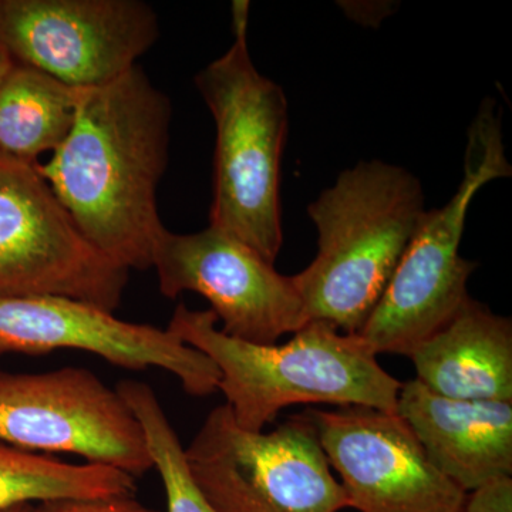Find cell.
Masks as SVG:
<instances>
[{"mask_svg": "<svg viewBox=\"0 0 512 512\" xmlns=\"http://www.w3.org/2000/svg\"><path fill=\"white\" fill-rule=\"evenodd\" d=\"M29 505L32 504L15 505V507L8 508V510L0 512H28Z\"/></svg>", "mask_w": 512, "mask_h": 512, "instance_id": "7402d4cb", "label": "cell"}, {"mask_svg": "<svg viewBox=\"0 0 512 512\" xmlns=\"http://www.w3.org/2000/svg\"><path fill=\"white\" fill-rule=\"evenodd\" d=\"M83 87L13 63L0 82V153L26 163L55 151L69 136Z\"/></svg>", "mask_w": 512, "mask_h": 512, "instance_id": "9a60e30c", "label": "cell"}, {"mask_svg": "<svg viewBox=\"0 0 512 512\" xmlns=\"http://www.w3.org/2000/svg\"><path fill=\"white\" fill-rule=\"evenodd\" d=\"M330 468L359 512H460L466 500L397 412L308 409Z\"/></svg>", "mask_w": 512, "mask_h": 512, "instance_id": "8fae6325", "label": "cell"}, {"mask_svg": "<svg viewBox=\"0 0 512 512\" xmlns=\"http://www.w3.org/2000/svg\"><path fill=\"white\" fill-rule=\"evenodd\" d=\"M28 512H158L136 500L134 495L97 500H55L29 505Z\"/></svg>", "mask_w": 512, "mask_h": 512, "instance_id": "ac0fdd59", "label": "cell"}, {"mask_svg": "<svg viewBox=\"0 0 512 512\" xmlns=\"http://www.w3.org/2000/svg\"><path fill=\"white\" fill-rule=\"evenodd\" d=\"M211 311L175 308L168 330L210 357L242 429L264 431L295 404L370 407L396 412L402 382L389 375L359 335L312 320L284 345H258L225 335Z\"/></svg>", "mask_w": 512, "mask_h": 512, "instance_id": "7a4b0ae2", "label": "cell"}, {"mask_svg": "<svg viewBox=\"0 0 512 512\" xmlns=\"http://www.w3.org/2000/svg\"><path fill=\"white\" fill-rule=\"evenodd\" d=\"M171 103L140 66L83 87L69 136L37 164L84 237L127 271L153 268L164 232L157 187L168 163Z\"/></svg>", "mask_w": 512, "mask_h": 512, "instance_id": "6da1fadb", "label": "cell"}, {"mask_svg": "<svg viewBox=\"0 0 512 512\" xmlns=\"http://www.w3.org/2000/svg\"><path fill=\"white\" fill-rule=\"evenodd\" d=\"M116 390L143 427L148 453L164 484L167 511L217 512L192 478L185 448L156 392L138 380H123Z\"/></svg>", "mask_w": 512, "mask_h": 512, "instance_id": "e0dca14e", "label": "cell"}, {"mask_svg": "<svg viewBox=\"0 0 512 512\" xmlns=\"http://www.w3.org/2000/svg\"><path fill=\"white\" fill-rule=\"evenodd\" d=\"M217 128L210 227L221 229L275 265L284 244L281 167L288 100L262 76L247 36L195 76Z\"/></svg>", "mask_w": 512, "mask_h": 512, "instance_id": "277c9868", "label": "cell"}, {"mask_svg": "<svg viewBox=\"0 0 512 512\" xmlns=\"http://www.w3.org/2000/svg\"><path fill=\"white\" fill-rule=\"evenodd\" d=\"M12 66V59L0 50V82H2L3 77L8 74L9 70L12 69Z\"/></svg>", "mask_w": 512, "mask_h": 512, "instance_id": "44dd1931", "label": "cell"}, {"mask_svg": "<svg viewBox=\"0 0 512 512\" xmlns=\"http://www.w3.org/2000/svg\"><path fill=\"white\" fill-rule=\"evenodd\" d=\"M37 164L0 153V295L63 296L116 312L127 269L84 237Z\"/></svg>", "mask_w": 512, "mask_h": 512, "instance_id": "52a82bcc", "label": "cell"}, {"mask_svg": "<svg viewBox=\"0 0 512 512\" xmlns=\"http://www.w3.org/2000/svg\"><path fill=\"white\" fill-rule=\"evenodd\" d=\"M160 36L138 0H0V50L73 87L113 82Z\"/></svg>", "mask_w": 512, "mask_h": 512, "instance_id": "9c48e42d", "label": "cell"}, {"mask_svg": "<svg viewBox=\"0 0 512 512\" xmlns=\"http://www.w3.org/2000/svg\"><path fill=\"white\" fill-rule=\"evenodd\" d=\"M430 392L457 400L512 402V322L468 299L410 355Z\"/></svg>", "mask_w": 512, "mask_h": 512, "instance_id": "5bb4252c", "label": "cell"}, {"mask_svg": "<svg viewBox=\"0 0 512 512\" xmlns=\"http://www.w3.org/2000/svg\"><path fill=\"white\" fill-rule=\"evenodd\" d=\"M466 495L460 512H512V476H498Z\"/></svg>", "mask_w": 512, "mask_h": 512, "instance_id": "d6986e66", "label": "cell"}, {"mask_svg": "<svg viewBox=\"0 0 512 512\" xmlns=\"http://www.w3.org/2000/svg\"><path fill=\"white\" fill-rule=\"evenodd\" d=\"M0 441L33 453L76 454L134 478L154 468L136 414L83 367L0 372Z\"/></svg>", "mask_w": 512, "mask_h": 512, "instance_id": "ba28073f", "label": "cell"}, {"mask_svg": "<svg viewBox=\"0 0 512 512\" xmlns=\"http://www.w3.org/2000/svg\"><path fill=\"white\" fill-rule=\"evenodd\" d=\"M232 33L234 37L247 36L249 20V2L235 0L231 6Z\"/></svg>", "mask_w": 512, "mask_h": 512, "instance_id": "ffe728a7", "label": "cell"}, {"mask_svg": "<svg viewBox=\"0 0 512 512\" xmlns=\"http://www.w3.org/2000/svg\"><path fill=\"white\" fill-rule=\"evenodd\" d=\"M419 178L400 165L360 161L308 207L318 255L292 276L309 320L357 335L426 212Z\"/></svg>", "mask_w": 512, "mask_h": 512, "instance_id": "3957f363", "label": "cell"}, {"mask_svg": "<svg viewBox=\"0 0 512 512\" xmlns=\"http://www.w3.org/2000/svg\"><path fill=\"white\" fill-rule=\"evenodd\" d=\"M83 350L128 370L163 369L190 396H210L220 372L173 332L126 322L90 303L53 295H0V356Z\"/></svg>", "mask_w": 512, "mask_h": 512, "instance_id": "7c38bea8", "label": "cell"}, {"mask_svg": "<svg viewBox=\"0 0 512 512\" xmlns=\"http://www.w3.org/2000/svg\"><path fill=\"white\" fill-rule=\"evenodd\" d=\"M511 175L501 110L488 97L468 127L457 191L443 207L424 212L375 311L357 333L376 356L410 357L466 305L468 278L477 266L460 254L468 208L481 188Z\"/></svg>", "mask_w": 512, "mask_h": 512, "instance_id": "5b68a950", "label": "cell"}, {"mask_svg": "<svg viewBox=\"0 0 512 512\" xmlns=\"http://www.w3.org/2000/svg\"><path fill=\"white\" fill-rule=\"evenodd\" d=\"M396 412L431 463L466 493L512 476V402L448 399L413 379L402 383Z\"/></svg>", "mask_w": 512, "mask_h": 512, "instance_id": "4fadbf2b", "label": "cell"}, {"mask_svg": "<svg viewBox=\"0 0 512 512\" xmlns=\"http://www.w3.org/2000/svg\"><path fill=\"white\" fill-rule=\"evenodd\" d=\"M134 477L101 464L64 463L0 441V511L55 500L136 495Z\"/></svg>", "mask_w": 512, "mask_h": 512, "instance_id": "2e32d148", "label": "cell"}, {"mask_svg": "<svg viewBox=\"0 0 512 512\" xmlns=\"http://www.w3.org/2000/svg\"><path fill=\"white\" fill-rule=\"evenodd\" d=\"M188 467L217 512H340L350 508L308 416L249 431L227 403L212 409L185 448Z\"/></svg>", "mask_w": 512, "mask_h": 512, "instance_id": "8992f818", "label": "cell"}, {"mask_svg": "<svg viewBox=\"0 0 512 512\" xmlns=\"http://www.w3.org/2000/svg\"><path fill=\"white\" fill-rule=\"evenodd\" d=\"M153 268L164 296H204L231 338L275 345L311 322L292 276L279 274L274 264L221 229L194 234L164 229Z\"/></svg>", "mask_w": 512, "mask_h": 512, "instance_id": "30bf717a", "label": "cell"}]
</instances>
